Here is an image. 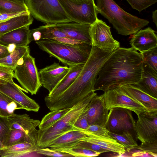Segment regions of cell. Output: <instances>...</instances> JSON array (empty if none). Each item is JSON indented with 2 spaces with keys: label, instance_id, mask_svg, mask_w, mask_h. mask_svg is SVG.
Masks as SVG:
<instances>
[{
  "label": "cell",
  "instance_id": "cell-46",
  "mask_svg": "<svg viewBox=\"0 0 157 157\" xmlns=\"http://www.w3.org/2000/svg\"><path fill=\"white\" fill-rule=\"evenodd\" d=\"M7 48L9 52L11 53L17 48L16 46L14 44H10L7 46Z\"/></svg>",
  "mask_w": 157,
  "mask_h": 157
},
{
  "label": "cell",
  "instance_id": "cell-22",
  "mask_svg": "<svg viewBox=\"0 0 157 157\" xmlns=\"http://www.w3.org/2000/svg\"><path fill=\"white\" fill-rule=\"evenodd\" d=\"M130 97L140 102L148 112L157 111V98L144 92L133 84L121 86Z\"/></svg>",
  "mask_w": 157,
  "mask_h": 157
},
{
  "label": "cell",
  "instance_id": "cell-44",
  "mask_svg": "<svg viewBox=\"0 0 157 157\" xmlns=\"http://www.w3.org/2000/svg\"><path fill=\"white\" fill-rule=\"evenodd\" d=\"M30 13L29 12L16 13H0V23L12 18Z\"/></svg>",
  "mask_w": 157,
  "mask_h": 157
},
{
  "label": "cell",
  "instance_id": "cell-14",
  "mask_svg": "<svg viewBox=\"0 0 157 157\" xmlns=\"http://www.w3.org/2000/svg\"><path fill=\"white\" fill-rule=\"evenodd\" d=\"M22 89L14 82L12 83L0 79V92L22 105L28 111L38 112L40 106L35 101L29 98L22 91Z\"/></svg>",
  "mask_w": 157,
  "mask_h": 157
},
{
  "label": "cell",
  "instance_id": "cell-47",
  "mask_svg": "<svg viewBox=\"0 0 157 157\" xmlns=\"http://www.w3.org/2000/svg\"><path fill=\"white\" fill-rule=\"evenodd\" d=\"M157 10H155L152 12V18L153 22L155 24L156 26L157 25Z\"/></svg>",
  "mask_w": 157,
  "mask_h": 157
},
{
  "label": "cell",
  "instance_id": "cell-2",
  "mask_svg": "<svg viewBox=\"0 0 157 157\" xmlns=\"http://www.w3.org/2000/svg\"><path fill=\"white\" fill-rule=\"evenodd\" d=\"M112 52L108 53L92 45L88 59L73 84L58 96L45 97V103L49 110L51 111L71 108L90 93L94 91L98 72Z\"/></svg>",
  "mask_w": 157,
  "mask_h": 157
},
{
  "label": "cell",
  "instance_id": "cell-10",
  "mask_svg": "<svg viewBox=\"0 0 157 157\" xmlns=\"http://www.w3.org/2000/svg\"><path fill=\"white\" fill-rule=\"evenodd\" d=\"M110 28L105 22L98 18L91 25L92 45L108 53L120 47L119 42L113 38Z\"/></svg>",
  "mask_w": 157,
  "mask_h": 157
},
{
  "label": "cell",
  "instance_id": "cell-45",
  "mask_svg": "<svg viewBox=\"0 0 157 157\" xmlns=\"http://www.w3.org/2000/svg\"><path fill=\"white\" fill-rule=\"evenodd\" d=\"M10 53L8 50L7 46L0 44V59L6 57Z\"/></svg>",
  "mask_w": 157,
  "mask_h": 157
},
{
  "label": "cell",
  "instance_id": "cell-28",
  "mask_svg": "<svg viewBox=\"0 0 157 157\" xmlns=\"http://www.w3.org/2000/svg\"><path fill=\"white\" fill-rule=\"evenodd\" d=\"M28 53H30L28 45L17 48L8 56L0 59V65L14 70L19 60Z\"/></svg>",
  "mask_w": 157,
  "mask_h": 157
},
{
  "label": "cell",
  "instance_id": "cell-31",
  "mask_svg": "<svg viewBox=\"0 0 157 157\" xmlns=\"http://www.w3.org/2000/svg\"><path fill=\"white\" fill-rule=\"evenodd\" d=\"M70 109L67 108L51 111L45 115L40 121L38 126L39 129L43 130L48 128L60 119Z\"/></svg>",
  "mask_w": 157,
  "mask_h": 157
},
{
  "label": "cell",
  "instance_id": "cell-21",
  "mask_svg": "<svg viewBox=\"0 0 157 157\" xmlns=\"http://www.w3.org/2000/svg\"><path fill=\"white\" fill-rule=\"evenodd\" d=\"M80 131L86 135L82 141L96 144L109 151L116 153L120 155L124 154L126 152L124 146L111 136L106 137L97 135L86 130H81Z\"/></svg>",
  "mask_w": 157,
  "mask_h": 157
},
{
  "label": "cell",
  "instance_id": "cell-27",
  "mask_svg": "<svg viewBox=\"0 0 157 157\" xmlns=\"http://www.w3.org/2000/svg\"><path fill=\"white\" fill-rule=\"evenodd\" d=\"M33 18L30 13L17 16L0 23V36L12 30L33 23Z\"/></svg>",
  "mask_w": 157,
  "mask_h": 157
},
{
  "label": "cell",
  "instance_id": "cell-8",
  "mask_svg": "<svg viewBox=\"0 0 157 157\" xmlns=\"http://www.w3.org/2000/svg\"><path fill=\"white\" fill-rule=\"evenodd\" d=\"M23 59V63L14 69L13 78L32 95L36 94L42 86L35 59L28 53L24 56Z\"/></svg>",
  "mask_w": 157,
  "mask_h": 157
},
{
  "label": "cell",
  "instance_id": "cell-13",
  "mask_svg": "<svg viewBox=\"0 0 157 157\" xmlns=\"http://www.w3.org/2000/svg\"><path fill=\"white\" fill-rule=\"evenodd\" d=\"M7 118L11 130L17 129L23 131L26 135L27 142L38 147L37 144L38 130L36 128L40 123V121L31 118L28 115L25 114L14 113Z\"/></svg>",
  "mask_w": 157,
  "mask_h": 157
},
{
  "label": "cell",
  "instance_id": "cell-11",
  "mask_svg": "<svg viewBox=\"0 0 157 157\" xmlns=\"http://www.w3.org/2000/svg\"><path fill=\"white\" fill-rule=\"evenodd\" d=\"M134 131L141 143H157V111H146L138 116Z\"/></svg>",
  "mask_w": 157,
  "mask_h": 157
},
{
  "label": "cell",
  "instance_id": "cell-29",
  "mask_svg": "<svg viewBox=\"0 0 157 157\" xmlns=\"http://www.w3.org/2000/svg\"><path fill=\"white\" fill-rule=\"evenodd\" d=\"M18 109L24 108L22 105L0 92V116L7 117Z\"/></svg>",
  "mask_w": 157,
  "mask_h": 157
},
{
  "label": "cell",
  "instance_id": "cell-3",
  "mask_svg": "<svg viewBox=\"0 0 157 157\" xmlns=\"http://www.w3.org/2000/svg\"><path fill=\"white\" fill-rule=\"evenodd\" d=\"M39 48L47 53L50 57L57 59L68 67L84 64L90 54L92 45L82 43L71 44L52 39L35 41Z\"/></svg>",
  "mask_w": 157,
  "mask_h": 157
},
{
  "label": "cell",
  "instance_id": "cell-41",
  "mask_svg": "<svg viewBox=\"0 0 157 157\" xmlns=\"http://www.w3.org/2000/svg\"><path fill=\"white\" fill-rule=\"evenodd\" d=\"M73 147L84 148L100 153L101 154L109 152L108 151L101 148L96 144L82 141L79 142L72 147Z\"/></svg>",
  "mask_w": 157,
  "mask_h": 157
},
{
  "label": "cell",
  "instance_id": "cell-38",
  "mask_svg": "<svg viewBox=\"0 0 157 157\" xmlns=\"http://www.w3.org/2000/svg\"><path fill=\"white\" fill-rule=\"evenodd\" d=\"M137 149L147 153L152 157H157V143H141L136 147Z\"/></svg>",
  "mask_w": 157,
  "mask_h": 157
},
{
  "label": "cell",
  "instance_id": "cell-42",
  "mask_svg": "<svg viewBox=\"0 0 157 157\" xmlns=\"http://www.w3.org/2000/svg\"><path fill=\"white\" fill-rule=\"evenodd\" d=\"M14 70L13 69L0 65V79L14 83L13 81Z\"/></svg>",
  "mask_w": 157,
  "mask_h": 157
},
{
  "label": "cell",
  "instance_id": "cell-32",
  "mask_svg": "<svg viewBox=\"0 0 157 157\" xmlns=\"http://www.w3.org/2000/svg\"><path fill=\"white\" fill-rule=\"evenodd\" d=\"M109 134L112 137L123 145L126 151H129L135 149L138 145L131 132H126L119 134L109 132Z\"/></svg>",
  "mask_w": 157,
  "mask_h": 157
},
{
  "label": "cell",
  "instance_id": "cell-33",
  "mask_svg": "<svg viewBox=\"0 0 157 157\" xmlns=\"http://www.w3.org/2000/svg\"><path fill=\"white\" fill-rule=\"evenodd\" d=\"M51 148L57 151L68 154L72 156L91 157L98 156L101 154L99 152L79 147Z\"/></svg>",
  "mask_w": 157,
  "mask_h": 157
},
{
  "label": "cell",
  "instance_id": "cell-48",
  "mask_svg": "<svg viewBox=\"0 0 157 157\" xmlns=\"http://www.w3.org/2000/svg\"><path fill=\"white\" fill-rule=\"evenodd\" d=\"M4 147V145L0 141V149Z\"/></svg>",
  "mask_w": 157,
  "mask_h": 157
},
{
  "label": "cell",
  "instance_id": "cell-5",
  "mask_svg": "<svg viewBox=\"0 0 157 157\" xmlns=\"http://www.w3.org/2000/svg\"><path fill=\"white\" fill-rule=\"evenodd\" d=\"M97 94L92 91L71 108L60 119L43 130L39 129L37 145L40 148L48 147L55 139L69 132L77 130L74 125L78 118Z\"/></svg>",
  "mask_w": 157,
  "mask_h": 157
},
{
  "label": "cell",
  "instance_id": "cell-4",
  "mask_svg": "<svg viewBox=\"0 0 157 157\" xmlns=\"http://www.w3.org/2000/svg\"><path fill=\"white\" fill-rule=\"evenodd\" d=\"M96 3L98 13L108 20L119 34H134L149 23L125 11L113 0H96Z\"/></svg>",
  "mask_w": 157,
  "mask_h": 157
},
{
  "label": "cell",
  "instance_id": "cell-17",
  "mask_svg": "<svg viewBox=\"0 0 157 157\" xmlns=\"http://www.w3.org/2000/svg\"><path fill=\"white\" fill-rule=\"evenodd\" d=\"M56 25L68 38L80 43L92 45L90 34L91 25L72 21Z\"/></svg>",
  "mask_w": 157,
  "mask_h": 157
},
{
  "label": "cell",
  "instance_id": "cell-12",
  "mask_svg": "<svg viewBox=\"0 0 157 157\" xmlns=\"http://www.w3.org/2000/svg\"><path fill=\"white\" fill-rule=\"evenodd\" d=\"M132 111L121 108L110 109L106 126V129L110 132L119 134L134 131L135 121Z\"/></svg>",
  "mask_w": 157,
  "mask_h": 157
},
{
  "label": "cell",
  "instance_id": "cell-24",
  "mask_svg": "<svg viewBox=\"0 0 157 157\" xmlns=\"http://www.w3.org/2000/svg\"><path fill=\"white\" fill-rule=\"evenodd\" d=\"M84 64H78L69 67V70L67 74L47 96L52 98L56 97L66 90L74 82L81 72Z\"/></svg>",
  "mask_w": 157,
  "mask_h": 157
},
{
  "label": "cell",
  "instance_id": "cell-23",
  "mask_svg": "<svg viewBox=\"0 0 157 157\" xmlns=\"http://www.w3.org/2000/svg\"><path fill=\"white\" fill-rule=\"evenodd\" d=\"M29 25L15 29L0 36V44L7 46L10 44H15L17 48L28 46L30 43Z\"/></svg>",
  "mask_w": 157,
  "mask_h": 157
},
{
  "label": "cell",
  "instance_id": "cell-25",
  "mask_svg": "<svg viewBox=\"0 0 157 157\" xmlns=\"http://www.w3.org/2000/svg\"><path fill=\"white\" fill-rule=\"evenodd\" d=\"M39 148L30 143L24 142L10 146H4L0 149V156L2 157L27 156L33 153H36Z\"/></svg>",
  "mask_w": 157,
  "mask_h": 157
},
{
  "label": "cell",
  "instance_id": "cell-30",
  "mask_svg": "<svg viewBox=\"0 0 157 157\" xmlns=\"http://www.w3.org/2000/svg\"><path fill=\"white\" fill-rule=\"evenodd\" d=\"M28 12L29 11L25 2L11 0H0V13Z\"/></svg>",
  "mask_w": 157,
  "mask_h": 157
},
{
  "label": "cell",
  "instance_id": "cell-37",
  "mask_svg": "<svg viewBox=\"0 0 157 157\" xmlns=\"http://www.w3.org/2000/svg\"><path fill=\"white\" fill-rule=\"evenodd\" d=\"M132 7L140 12L155 4L157 0H126Z\"/></svg>",
  "mask_w": 157,
  "mask_h": 157
},
{
  "label": "cell",
  "instance_id": "cell-39",
  "mask_svg": "<svg viewBox=\"0 0 157 157\" xmlns=\"http://www.w3.org/2000/svg\"><path fill=\"white\" fill-rule=\"evenodd\" d=\"M86 108L78 118L74 125V127L77 130H86L89 126L86 117Z\"/></svg>",
  "mask_w": 157,
  "mask_h": 157
},
{
  "label": "cell",
  "instance_id": "cell-20",
  "mask_svg": "<svg viewBox=\"0 0 157 157\" xmlns=\"http://www.w3.org/2000/svg\"><path fill=\"white\" fill-rule=\"evenodd\" d=\"M134 85L146 93L157 98V72L145 62L143 63L140 79Z\"/></svg>",
  "mask_w": 157,
  "mask_h": 157
},
{
  "label": "cell",
  "instance_id": "cell-18",
  "mask_svg": "<svg viewBox=\"0 0 157 157\" xmlns=\"http://www.w3.org/2000/svg\"><path fill=\"white\" fill-rule=\"evenodd\" d=\"M132 47L142 53L157 47L155 32L148 27L134 34L130 41Z\"/></svg>",
  "mask_w": 157,
  "mask_h": 157
},
{
  "label": "cell",
  "instance_id": "cell-7",
  "mask_svg": "<svg viewBox=\"0 0 157 157\" xmlns=\"http://www.w3.org/2000/svg\"><path fill=\"white\" fill-rule=\"evenodd\" d=\"M72 22L93 24L98 13L94 0H58Z\"/></svg>",
  "mask_w": 157,
  "mask_h": 157
},
{
  "label": "cell",
  "instance_id": "cell-9",
  "mask_svg": "<svg viewBox=\"0 0 157 157\" xmlns=\"http://www.w3.org/2000/svg\"><path fill=\"white\" fill-rule=\"evenodd\" d=\"M101 95L109 110L115 108L126 109L137 116L147 111L145 107L129 96L121 86L107 90Z\"/></svg>",
  "mask_w": 157,
  "mask_h": 157
},
{
  "label": "cell",
  "instance_id": "cell-34",
  "mask_svg": "<svg viewBox=\"0 0 157 157\" xmlns=\"http://www.w3.org/2000/svg\"><path fill=\"white\" fill-rule=\"evenodd\" d=\"M24 142L27 141L26 135L24 132L17 129L11 130L4 146H10Z\"/></svg>",
  "mask_w": 157,
  "mask_h": 157
},
{
  "label": "cell",
  "instance_id": "cell-1",
  "mask_svg": "<svg viewBox=\"0 0 157 157\" xmlns=\"http://www.w3.org/2000/svg\"><path fill=\"white\" fill-rule=\"evenodd\" d=\"M143 63L140 53L132 47H119L113 52L101 67L94 91L104 92L125 85L136 84L141 77Z\"/></svg>",
  "mask_w": 157,
  "mask_h": 157
},
{
  "label": "cell",
  "instance_id": "cell-15",
  "mask_svg": "<svg viewBox=\"0 0 157 157\" xmlns=\"http://www.w3.org/2000/svg\"><path fill=\"white\" fill-rule=\"evenodd\" d=\"M69 70L68 66H60L54 63L40 69L39 79L42 86L51 92L67 74Z\"/></svg>",
  "mask_w": 157,
  "mask_h": 157
},
{
  "label": "cell",
  "instance_id": "cell-43",
  "mask_svg": "<svg viewBox=\"0 0 157 157\" xmlns=\"http://www.w3.org/2000/svg\"><path fill=\"white\" fill-rule=\"evenodd\" d=\"M86 130L97 135L111 137L109 134V131L106 128L99 125L95 124L89 125Z\"/></svg>",
  "mask_w": 157,
  "mask_h": 157
},
{
  "label": "cell",
  "instance_id": "cell-35",
  "mask_svg": "<svg viewBox=\"0 0 157 157\" xmlns=\"http://www.w3.org/2000/svg\"><path fill=\"white\" fill-rule=\"evenodd\" d=\"M140 53L143 62L157 72V47Z\"/></svg>",
  "mask_w": 157,
  "mask_h": 157
},
{
  "label": "cell",
  "instance_id": "cell-16",
  "mask_svg": "<svg viewBox=\"0 0 157 157\" xmlns=\"http://www.w3.org/2000/svg\"><path fill=\"white\" fill-rule=\"evenodd\" d=\"M89 125L95 124L106 128L109 110L106 107L101 95L97 94L92 99L86 108Z\"/></svg>",
  "mask_w": 157,
  "mask_h": 157
},
{
  "label": "cell",
  "instance_id": "cell-49",
  "mask_svg": "<svg viewBox=\"0 0 157 157\" xmlns=\"http://www.w3.org/2000/svg\"><path fill=\"white\" fill-rule=\"evenodd\" d=\"M13 1H17V2H25V0H11Z\"/></svg>",
  "mask_w": 157,
  "mask_h": 157
},
{
  "label": "cell",
  "instance_id": "cell-19",
  "mask_svg": "<svg viewBox=\"0 0 157 157\" xmlns=\"http://www.w3.org/2000/svg\"><path fill=\"white\" fill-rule=\"evenodd\" d=\"M45 39H52L70 43L71 40L56 26V24H46L30 30L29 41Z\"/></svg>",
  "mask_w": 157,
  "mask_h": 157
},
{
  "label": "cell",
  "instance_id": "cell-6",
  "mask_svg": "<svg viewBox=\"0 0 157 157\" xmlns=\"http://www.w3.org/2000/svg\"><path fill=\"white\" fill-rule=\"evenodd\" d=\"M31 15L46 24L71 22L58 0H25Z\"/></svg>",
  "mask_w": 157,
  "mask_h": 157
},
{
  "label": "cell",
  "instance_id": "cell-40",
  "mask_svg": "<svg viewBox=\"0 0 157 157\" xmlns=\"http://www.w3.org/2000/svg\"><path fill=\"white\" fill-rule=\"evenodd\" d=\"M36 153L43 155L53 157H69L71 155L66 153L58 151L48 147L39 148L36 151Z\"/></svg>",
  "mask_w": 157,
  "mask_h": 157
},
{
  "label": "cell",
  "instance_id": "cell-26",
  "mask_svg": "<svg viewBox=\"0 0 157 157\" xmlns=\"http://www.w3.org/2000/svg\"><path fill=\"white\" fill-rule=\"evenodd\" d=\"M86 135L78 130L69 132L54 140L48 147L50 148H65L71 147L79 142L82 141Z\"/></svg>",
  "mask_w": 157,
  "mask_h": 157
},
{
  "label": "cell",
  "instance_id": "cell-36",
  "mask_svg": "<svg viewBox=\"0 0 157 157\" xmlns=\"http://www.w3.org/2000/svg\"><path fill=\"white\" fill-rule=\"evenodd\" d=\"M10 130L7 117L0 116V141L4 146L8 139Z\"/></svg>",
  "mask_w": 157,
  "mask_h": 157
}]
</instances>
